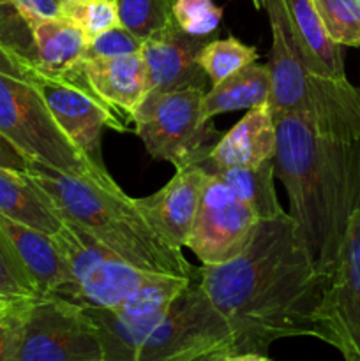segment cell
Returning <instances> with one entry per match:
<instances>
[{
	"label": "cell",
	"mask_w": 360,
	"mask_h": 361,
	"mask_svg": "<svg viewBox=\"0 0 360 361\" xmlns=\"http://www.w3.org/2000/svg\"><path fill=\"white\" fill-rule=\"evenodd\" d=\"M328 37L339 46H360V0H313Z\"/></svg>",
	"instance_id": "obj_25"
},
{
	"label": "cell",
	"mask_w": 360,
	"mask_h": 361,
	"mask_svg": "<svg viewBox=\"0 0 360 361\" xmlns=\"http://www.w3.org/2000/svg\"><path fill=\"white\" fill-rule=\"evenodd\" d=\"M69 274L62 298L83 309H116L150 275L133 267L71 221L53 235Z\"/></svg>",
	"instance_id": "obj_8"
},
{
	"label": "cell",
	"mask_w": 360,
	"mask_h": 361,
	"mask_svg": "<svg viewBox=\"0 0 360 361\" xmlns=\"http://www.w3.org/2000/svg\"><path fill=\"white\" fill-rule=\"evenodd\" d=\"M37 67L48 76H62L78 66L85 56L87 37L80 28L64 18L39 20L32 23Z\"/></svg>",
	"instance_id": "obj_20"
},
{
	"label": "cell",
	"mask_w": 360,
	"mask_h": 361,
	"mask_svg": "<svg viewBox=\"0 0 360 361\" xmlns=\"http://www.w3.org/2000/svg\"><path fill=\"white\" fill-rule=\"evenodd\" d=\"M224 355H228V353L224 351H214V353H207V355H201L198 356V358H194L193 361H221V358Z\"/></svg>",
	"instance_id": "obj_34"
},
{
	"label": "cell",
	"mask_w": 360,
	"mask_h": 361,
	"mask_svg": "<svg viewBox=\"0 0 360 361\" xmlns=\"http://www.w3.org/2000/svg\"><path fill=\"white\" fill-rule=\"evenodd\" d=\"M141 44L143 41H140L122 25H116L87 42L83 59H112V56L140 53Z\"/></svg>",
	"instance_id": "obj_28"
},
{
	"label": "cell",
	"mask_w": 360,
	"mask_h": 361,
	"mask_svg": "<svg viewBox=\"0 0 360 361\" xmlns=\"http://www.w3.org/2000/svg\"><path fill=\"white\" fill-rule=\"evenodd\" d=\"M226 183L260 221H270L284 214L275 190L274 159L249 168H226L210 173Z\"/></svg>",
	"instance_id": "obj_21"
},
{
	"label": "cell",
	"mask_w": 360,
	"mask_h": 361,
	"mask_svg": "<svg viewBox=\"0 0 360 361\" xmlns=\"http://www.w3.org/2000/svg\"><path fill=\"white\" fill-rule=\"evenodd\" d=\"M60 2H64V0H60Z\"/></svg>",
	"instance_id": "obj_36"
},
{
	"label": "cell",
	"mask_w": 360,
	"mask_h": 361,
	"mask_svg": "<svg viewBox=\"0 0 360 361\" xmlns=\"http://www.w3.org/2000/svg\"><path fill=\"white\" fill-rule=\"evenodd\" d=\"M275 175L289 217L320 271L332 277L349 219L360 210V140L321 134L309 116H275Z\"/></svg>",
	"instance_id": "obj_2"
},
{
	"label": "cell",
	"mask_w": 360,
	"mask_h": 361,
	"mask_svg": "<svg viewBox=\"0 0 360 361\" xmlns=\"http://www.w3.org/2000/svg\"><path fill=\"white\" fill-rule=\"evenodd\" d=\"M281 4L313 73L334 80H348L342 46L328 37L313 0H281Z\"/></svg>",
	"instance_id": "obj_17"
},
{
	"label": "cell",
	"mask_w": 360,
	"mask_h": 361,
	"mask_svg": "<svg viewBox=\"0 0 360 361\" xmlns=\"http://www.w3.org/2000/svg\"><path fill=\"white\" fill-rule=\"evenodd\" d=\"M232 328L193 277L166 316L133 345L126 361H193L214 351L232 355Z\"/></svg>",
	"instance_id": "obj_7"
},
{
	"label": "cell",
	"mask_w": 360,
	"mask_h": 361,
	"mask_svg": "<svg viewBox=\"0 0 360 361\" xmlns=\"http://www.w3.org/2000/svg\"><path fill=\"white\" fill-rule=\"evenodd\" d=\"M0 235L39 296H62L69 288V274L53 235L0 215Z\"/></svg>",
	"instance_id": "obj_14"
},
{
	"label": "cell",
	"mask_w": 360,
	"mask_h": 361,
	"mask_svg": "<svg viewBox=\"0 0 360 361\" xmlns=\"http://www.w3.org/2000/svg\"><path fill=\"white\" fill-rule=\"evenodd\" d=\"M173 18L184 32L193 35H210L217 32L222 9L214 0H175Z\"/></svg>",
	"instance_id": "obj_27"
},
{
	"label": "cell",
	"mask_w": 360,
	"mask_h": 361,
	"mask_svg": "<svg viewBox=\"0 0 360 361\" xmlns=\"http://www.w3.org/2000/svg\"><path fill=\"white\" fill-rule=\"evenodd\" d=\"M81 69L97 97L124 122H133L134 111L147 95V69L141 53L83 59Z\"/></svg>",
	"instance_id": "obj_16"
},
{
	"label": "cell",
	"mask_w": 360,
	"mask_h": 361,
	"mask_svg": "<svg viewBox=\"0 0 360 361\" xmlns=\"http://www.w3.org/2000/svg\"><path fill=\"white\" fill-rule=\"evenodd\" d=\"M60 18L80 28L87 41L120 25L116 0H64Z\"/></svg>",
	"instance_id": "obj_24"
},
{
	"label": "cell",
	"mask_w": 360,
	"mask_h": 361,
	"mask_svg": "<svg viewBox=\"0 0 360 361\" xmlns=\"http://www.w3.org/2000/svg\"><path fill=\"white\" fill-rule=\"evenodd\" d=\"M0 49L21 63L37 67L32 21H28L9 0H0Z\"/></svg>",
	"instance_id": "obj_26"
},
{
	"label": "cell",
	"mask_w": 360,
	"mask_h": 361,
	"mask_svg": "<svg viewBox=\"0 0 360 361\" xmlns=\"http://www.w3.org/2000/svg\"><path fill=\"white\" fill-rule=\"evenodd\" d=\"M11 361H104L101 337L83 307L56 295L25 300Z\"/></svg>",
	"instance_id": "obj_6"
},
{
	"label": "cell",
	"mask_w": 360,
	"mask_h": 361,
	"mask_svg": "<svg viewBox=\"0 0 360 361\" xmlns=\"http://www.w3.org/2000/svg\"><path fill=\"white\" fill-rule=\"evenodd\" d=\"M175 0H116L119 21L140 41L154 37L175 23Z\"/></svg>",
	"instance_id": "obj_22"
},
{
	"label": "cell",
	"mask_w": 360,
	"mask_h": 361,
	"mask_svg": "<svg viewBox=\"0 0 360 361\" xmlns=\"http://www.w3.org/2000/svg\"><path fill=\"white\" fill-rule=\"evenodd\" d=\"M25 175L48 196L64 221H71L133 267L148 274L194 277L182 250L162 238L116 183L67 175L32 162Z\"/></svg>",
	"instance_id": "obj_3"
},
{
	"label": "cell",
	"mask_w": 360,
	"mask_h": 361,
	"mask_svg": "<svg viewBox=\"0 0 360 361\" xmlns=\"http://www.w3.org/2000/svg\"><path fill=\"white\" fill-rule=\"evenodd\" d=\"M25 300L14 302L9 312L0 319V361H11L14 353V342H16L18 323H20L21 305Z\"/></svg>",
	"instance_id": "obj_30"
},
{
	"label": "cell",
	"mask_w": 360,
	"mask_h": 361,
	"mask_svg": "<svg viewBox=\"0 0 360 361\" xmlns=\"http://www.w3.org/2000/svg\"><path fill=\"white\" fill-rule=\"evenodd\" d=\"M277 129L268 104L249 109L196 164L210 173L226 168H249L275 157Z\"/></svg>",
	"instance_id": "obj_15"
},
{
	"label": "cell",
	"mask_w": 360,
	"mask_h": 361,
	"mask_svg": "<svg viewBox=\"0 0 360 361\" xmlns=\"http://www.w3.org/2000/svg\"><path fill=\"white\" fill-rule=\"evenodd\" d=\"M207 180L208 173L193 162L176 169L157 192L136 197V204L162 238L182 249L189 240Z\"/></svg>",
	"instance_id": "obj_13"
},
{
	"label": "cell",
	"mask_w": 360,
	"mask_h": 361,
	"mask_svg": "<svg viewBox=\"0 0 360 361\" xmlns=\"http://www.w3.org/2000/svg\"><path fill=\"white\" fill-rule=\"evenodd\" d=\"M0 136L23 157L67 175L115 183L59 127L32 80L30 66L0 49Z\"/></svg>",
	"instance_id": "obj_4"
},
{
	"label": "cell",
	"mask_w": 360,
	"mask_h": 361,
	"mask_svg": "<svg viewBox=\"0 0 360 361\" xmlns=\"http://www.w3.org/2000/svg\"><path fill=\"white\" fill-rule=\"evenodd\" d=\"M13 303L14 302H11V300H6L0 296V319H2L7 312H9V309L13 307Z\"/></svg>",
	"instance_id": "obj_35"
},
{
	"label": "cell",
	"mask_w": 360,
	"mask_h": 361,
	"mask_svg": "<svg viewBox=\"0 0 360 361\" xmlns=\"http://www.w3.org/2000/svg\"><path fill=\"white\" fill-rule=\"evenodd\" d=\"M210 35H193L175 23L141 44L145 69H147V95L198 88L207 90L208 76L200 66V51ZM145 95V97H147Z\"/></svg>",
	"instance_id": "obj_12"
},
{
	"label": "cell",
	"mask_w": 360,
	"mask_h": 361,
	"mask_svg": "<svg viewBox=\"0 0 360 361\" xmlns=\"http://www.w3.org/2000/svg\"><path fill=\"white\" fill-rule=\"evenodd\" d=\"M196 275L232 328V355H267L279 338H318L316 314L330 277L316 268L288 212L260 221L242 254L203 264Z\"/></svg>",
	"instance_id": "obj_1"
},
{
	"label": "cell",
	"mask_w": 360,
	"mask_h": 361,
	"mask_svg": "<svg viewBox=\"0 0 360 361\" xmlns=\"http://www.w3.org/2000/svg\"><path fill=\"white\" fill-rule=\"evenodd\" d=\"M0 215L55 235L64 219L44 192L25 175V171L0 168Z\"/></svg>",
	"instance_id": "obj_18"
},
{
	"label": "cell",
	"mask_w": 360,
	"mask_h": 361,
	"mask_svg": "<svg viewBox=\"0 0 360 361\" xmlns=\"http://www.w3.org/2000/svg\"><path fill=\"white\" fill-rule=\"evenodd\" d=\"M32 162L20 154L13 145L0 136V168L14 169V171H25Z\"/></svg>",
	"instance_id": "obj_32"
},
{
	"label": "cell",
	"mask_w": 360,
	"mask_h": 361,
	"mask_svg": "<svg viewBox=\"0 0 360 361\" xmlns=\"http://www.w3.org/2000/svg\"><path fill=\"white\" fill-rule=\"evenodd\" d=\"M0 296L11 300V302H20V300L39 296L25 271L21 270L20 264L11 254L2 235H0Z\"/></svg>",
	"instance_id": "obj_29"
},
{
	"label": "cell",
	"mask_w": 360,
	"mask_h": 361,
	"mask_svg": "<svg viewBox=\"0 0 360 361\" xmlns=\"http://www.w3.org/2000/svg\"><path fill=\"white\" fill-rule=\"evenodd\" d=\"M198 60H200V66L203 67L210 83L215 85L224 80V78L232 76L233 73H236L242 67L256 62L258 51L256 48L244 44L242 41L235 37H214L205 44Z\"/></svg>",
	"instance_id": "obj_23"
},
{
	"label": "cell",
	"mask_w": 360,
	"mask_h": 361,
	"mask_svg": "<svg viewBox=\"0 0 360 361\" xmlns=\"http://www.w3.org/2000/svg\"><path fill=\"white\" fill-rule=\"evenodd\" d=\"M28 21L60 18V0H9Z\"/></svg>",
	"instance_id": "obj_31"
},
{
	"label": "cell",
	"mask_w": 360,
	"mask_h": 361,
	"mask_svg": "<svg viewBox=\"0 0 360 361\" xmlns=\"http://www.w3.org/2000/svg\"><path fill=\"white\" fill-rule=\"evenodd\" d=\"M260 219L217 176L208 175L186 247L205 267L232 261L244 252Z\"/></svg>",
	"instance_id": "obj_10"
},
{
	"label": "cell",
	"mask_w": 360,
	"mask_h": 361,
	"mask_svg": "<svg viewBox=\"0 0 360 361\" xmlns=\"http://www.w3.org/2000/svg\"><path fill=\"white\" fill-rule=\"evenodd\" d=\"M30 73L60 129L99 169H106L101 155L102 129L112 127L122 133L127 130V123L92 90L81 62L62 76H48L34 67Z\"/></svg>",
	"instance_id": "obj_9"
},
{
	"label": "cell",
	"mask_w": 360,
	"mask_h": 361,
	"mask_svg": "<svg viewBox=\"0 0 360 361\" xmlns=\"http://www.w3.org/2000/svg\"><path fill=\"white\" fill-rule=\"evenodd\" d=\"M272 76L268 63L253 62L205 92L203 113L208 120L222 113L253 109L268 104Z\"/></svg>",
	"instance_id": "obj_19"
},
{
	"label": "cell",
	"mask_w": 360,
	"mask_h": 361,
	"mask_svg": "<svg viewBox=\"0 0 360 361\" xmlns=\"http://www.w3.org/2000/svg\"><path fill=\"white\" fill-rule=\"evenodd\" d=\"M205 92L187 88L141 101L133 123L152 159L168 161L179 169L201 161L217 143L222 134L205 116Z\"/></svg>",
	"instance_id": "obj_5"
},
{
	"label": "cell",
	"mask_w": 360,
	"mask_h": 361,
	"mask_svg": "<svg viewBox=\"0 0 360 361\" xmlns=\"http://www.w3.org/2000/svg\"><path fill=\"white\" fill-rule=\"evenodd\" d=\"M318 338L344 361H360V210L349 219L341 252L316 314Z\"/></svg>",
	"instance_id": "obj_11"
},
{
	"label": "cell",
	"mask_w": 360,
	"mask_h": 361,
	"mask_svg": "<svg viewBox=\"0 0 360 361\" xmlns=\"http://www.w3.org/2000/svg\"><path fill=\"white\" fill-rule=\"evenodd\" d=\"M221 361H270L267 355H256V353H236V355H224Z\"/></svg>",
	"instance_id": "obj_33"
}]
</instances>
